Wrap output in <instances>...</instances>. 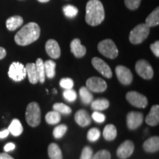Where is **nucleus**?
<instances>
[{"label": "nucleus", "instance_id": "obj_5", "mask_svg": "<svg viewBox=\"0 0 159 159\" xmlns=\"http://www.w3.org/2000/svg\"><path fill=\"white\" fill-rule=\"evenodd\" d=\"M97 49L101 54L110 59L116 58L119 55L118 49L111 39H105L100 41L97 46Z\"/></svg>", "mask_w": 159, "mask_h": 159}, {"label": "nucleus", "instance_id": "obj_7", "mask_svg": "<svg viewBox=\"0 0 159 159\" xmlns=\"http://www.w3.org/2000/svg\"><path fill=\"white\" fill-rule=\"evenodd\" d=\"M126 99L130 105L139 108H144L148 105L147 97L137 91H129L127 93Z\"/></svg>", "mask_w": 159, "mask_h": 159}, {"label": "nucleus", "instance_id": "obj_3", "mask_svg": "<svg viewBox=\"0 0 159 159\" xmlns=\"http://www.w3.org/2000/svg\"><path fill=\"white\" fill-rule=\"evenodd\" d=\"M25 118L30 126L35 128L41 123V112L39 105L35 102L29 103L27 106Z\"/></svg>", "mask_w": 159, "mask_h": 159}, {"label": "nucleus", "instance_id": "obj_22", "mask_svg": "<svg viewBox=\"0 0 159 159\" xmlns=\"http://www.w3.org/2000/svg\"><path fill=\"white\" fill-rule=\"evenodd\" d=\"M48 155L50 159H63V154L61 148L55 143H51L49 145Z\"/></svg>", "mask_w": 159, "mask_h": 159}, {"label": "nucleus", "instance_id": "obj_17", "mask_svg": "<svg viewBox=\"0 0 159 159\" xmlns=\"http://www.w3.org/2000/svg\"><path fill=\"white\" fill-rule=\"evenodd\" d=\"M145 122L150 126H156L159 122V106L158 105H153L150 109V112L146 119Z\"/></svg>", "mask_w": 159, "mask_h": 159}, {"label": "nucleus", "instance_id": "obj_27", "mask_svg": "<svg viewBox=\"0 0 159 159\" xmlns=\"http://www.w3.org/2000/svg\"><path fill=\"white\" fill-rule=\"evenodd\" d=\"M44 64L45 75L48 78H53L55 76V68H56V63L55 61L52 60H48L43 62Z\"/></svg>", "mask_w": 159, "mask_h": 159}, {"label": "nucleus", "instance_id": "obj_36", "mask_svg": "<svg viewBox=\"0 0 159 159\" xmlns=\"http://www.w3.org/2000/svg\"><path fill=\"white\" fill-rule=\"evenodd\" d=\"M91 159H111V153L106 150H99L96 154L93 155Z\"/></svg>", "mask_w": 159, "mask_h": 159}, {"label": "nucleus", "instance_id": "obj_33", "mask_svg": "<svg viewBox=\"0 0 159 159\" xmlns=\"http://www.w3.org/2000/svg\"><path fill=\"white\" fill-rule=\"evenodd\" d=\"M100 134V131L98 128H91L89 130L88 134H87V139L91 142H95L99 139Z\"/></svg>", "mask_w": 159, "mask_h": 159}, {"label": "nucleus", "instance_id": "obj_30", "mask_svg": "<svg viewBox=\"0 0 159 159\" xmlns=\"http://www.w3.org/2000/svg\"><path fill=\"white\" fill-rule=\"evenodd\" d=\"M53 110L58 112L59 114H70L71 113V109L68 105L63 104V103H55L53 105Z\"/></svg>", "mask_w": 159, "mask_h": 159}, {"label": "nucleus", "instance_id": "obj_6", "mask_svg": "<svg viewBox=\"0 0 159 159\" xmlns=\"http://www.w3.org/2000/svg\"><path fill=\"white\" fill-rule=\"evenodd\" d=\"M8 76L15 82L22 81L27 76L25 66L19 62H13L10 66Z\"/></svg>", "mask_w": 159, "mask_h": 159}, {"label": "nucleus", "instance_id": "obj_39", "mask_svg": "<svg viewBox=\"0 0 159 159\" xmlns=\"http://www.w3.org/2000/svg\"><path fill=\"white\" fill-rule=\"evenodd\" d=\"M91 117L94 119L95 122L98 123H102L105 122V116L102 113L99 112V111H95L94 113H93L92 115H91Z\"/></svg>", "mask_w": 159, "mask_h": 159}, {"label": "nucleus", "instance_id": "obj_41", "mask_svg": "<svg viewBox=\"0 0 159 159\" xmlns=\"http://www.w3.org/2000/svg\"><path fill=\"white\" fill-rule=\"evenodd\" d=\"M15 148H16V145L13 144V143L10 142V143H7V144L4 147V150H5L6 152H10V151L13 150L15 149Z\"/></svg>", "mask_w": 159, "mask_h": 159}, {"label": "nucleus", "instance_id": "obj_15", "mask_svg": "<svg viewBox=\"0 0 159 159\" xmlns=\"http://www.w3.org/2000/svg\"><path fill=\"white\" fill-rule=\"evenodd\" d=\"M75 120L77 124L81 127L89 126L91 122L90 115L86 111L83 110V109L77 111L75 116Z\"/></svg>", "mask_w": 159, "mask_h": 159}, {"label": "nucleus", "instance_id": "obj_2", "mask_svg": "<svg viewBox=\"0 0 159 159\" xmlns=\"http://www.w3.org/2000/svg\"><path fill=\"white\" fill-rule=\"evenodd\" d=\"M105 10L99 0H89L85 7V20L88 25L97 26L104 21Z\"/></svg>", "mask_w": 159, "mask_h": 159}, {"label": "nucleus", "instance_id": "obj_13", "mask_svg": "<svg viewBox=\"0 0 159 159\" xmlns=\"http://www.w3.org/2000/svg\"><path fill=\"white\" fill-rule=\"evenodd\" d=\"M134 151V142L130 140H126L119 145L116 150V154L120 159H127L131 156Z\"/></svg>", "mask_w": 159, "mask_h": 159}, {"label": "nucleus", "instance_id": "obj_10", "mask_svg": "<svg viewBox=\"0 0 159 159\" xmlns=\"http://www.w3.org/2000/svg\"><path fill=\"white\" fill-rule=\"evenodd\" d=\"M91 63H92L95 69L98 71L103 77H106V78L112 77L113 73L110 66L103 60L99 58V57H95L91 60Z\"/></svg>", "mask_w": 159, "mask_h": 159}, {"label": "nucleus", "instance_id": "obj_29", "mask_svg": "<svg viewBox=\"0 0 159 159\" xmlns=\"http://www.w3.org/2000/svg\"><path fill=\"white\" fill-rule=\"evenodd\" d=\"M35 66H36L38 75H39V81L41 83H43L45 82V70H44V64L43 61L41 58H38L35 63Z\"/></svg>", "mask_w": 159, "mask_h": 159}, {"label": "nucleus", "instance_id": "obj_19", "mask_svg": "<svg viewBox=\"0 0 159 159\" xmlns=\"http://www.w3.org/2000/svg\"><path fill=\"white\" fill-rule=\"evenodd\" d=\"M25 69L30 83H32V84H36L39 82V75H38L35 63H27L25 66Z\"/></svg>", "mask_w": 159, "mask_h": 159}, {"label": "nucleus", "instance_id": "obj_20", "mask_svg": "<svg viewBox=\"0 0 159 159\" xmlns=\"http://www.w3.org/2000/svg\"><path fill=\"white\" fill-rule=\"evenodd\" d=\"M23 21L22 17L19 16H14L9 18L6 21V27L9 30L14 31L22 25Z\"/></svg>", "mask_w": 159, "mask_h": 159}, {"label": "nucleus", "instance_id": "obj_9", "mask_svg": "<svg viewBox=\"0 0 159 159\" xmlns=\"http://www.w3.org/2000/svg\"><path fill=\"white\" fill-rule=\"evenodd\" d=\"M86 88L92 92H104L107 89V83L100 77H92L87 80Z\"/></svg>", "mask_w": 159, "mask_h": 159}, {"label": "nucleus", "instance_id": "obj_32", "mask_svg": "<svg viewBox=\"0 0 159 159\" xmlns=\"http://www.w3.org/2000/svg\"><path fill=\"white\" fill-rule=\"evenodd\" d=\"M68 128L64 124L59 125L57 127H55L54 130H53V136L55 139H61L64 136V134L66 133Z\"/></svg>", "mask_w": 159, "mask_h": 159}, {"label": "nucleus", "instance_id": "obj_8", "mask_svg": "<svg viewBox=\"0 0 159 159\" xmlns=\"http://www.w3.org/2000/svg\"><path fill=\"white\" fill-rule=\"evenodd\" d=\"M136 73L145 80H150L153 77L154 72L151 65L145 60H139L136 63Z\"/></svg>", "mask_w": 159, "mask_h": 159}, {"label": "nucleus", "instance_id": "obj_1", "mask_svg": "<svg viewBox=\"0 0 159 159\" xmlns=\"http://www.w3.org/2000/svg\"><path fill=\"white\" fill-rule=\"evenodd\" d=\"M41 30L39 25L35 22H30L24 26L16 34L14 40L20 46H27L35 42L39 39Z\"/></svg>", "mask_w": 159, "mask_h": 159}, {"label": "nucleus", "instance_id": "obj_38", "mask_svg": "<svg viewBox=\"0 0 159 159\" xmlns=\"http://www.w3.org/2000/svg\"><path fill=\"white\" fill-rule=\"evenodd\" d=\"M93 156V150L90 147L86 146L83 148L80 159H91Z\"/></svg>", "mask_w": 159, "mask_h": 159}, {"label": "nucleus", "instance_id": "obj_12", "mask_svg": "<svg viewBox=\"0 0 159 159\" xmlns=\"http://www.w3.org/2000/svg\"><path fill=\"white\" fill-rule=\"evenodd\" d=\"M144 121L143 114L140 112L131 111L128 113L126 117V122L130 130H136L140 127Z\"/></svg>", "mask_w": 159, "mask_h": 159}, {"label": "nucleus", "instance_id": "obj_28", "mask_svg": "<svg viewBox=\"0 0 159 159\" xmlns=\"http://www.w3.org/2000/svg\"><path fill=\"white\" fill-rule=\"evenodd\" d=\"M45 119L46 122L48 123L49 125H56L61 121V114H59L58 112L55 111H49L46 114Z\"/></svg>", "mask_w": 159, "mask_h": 159}, {"label": "nucleus", "instance_id": "obj_14", "mask_svg": "<svg viewBox=\"0 0 159 159\" xmlns=\"http://www.w3.org/2000/svg\"><path fill=\"white\" fill-rule=\"evenodd\" d=\"M45 49L47 54L52 58L57 59L61 56V49H60L58 43L55 40H48L46 43Z\"/></svg>", "mask_w": 159, "mask_h": 159}, {"label": "nucleus", "instance_id": "obj_42", "mask_svg": "<svg viewBox=\"0 0 159 159\" xmlns=\"http://www.w3.org/2000/svg\"><path fill=\"white\" fill-rule=\"evenodd\" d=\"M10 134L8 129H5L2 131H0V139H4L6 138L7 136H8Z\"/></svg>", "mask_w": 159, "mask_h": 159}, {"label": "nucleus", "instance_id": "obj_35", "mask_svg": "<svg viewBox=\"0 0 159 159\" xmlns=\"http://www.w3.org/2000/svg\"><path fill=\"white\" fill-rule=\"evenodd\" d=\"M60 85H61V88L64 89H71L74 86V81L69 77H65V78H62L61 80Z\"/></svg>", "mask_w": 159, "mask_h": 159}, {"label": "nucleus", "instance_id": "obj_21", "mask_svg": "<svg viewBox=\"0 0 159 159\" xmlns=\"http://www.w3.org/2000/svg\"><path fill=\"white\" fill-rule=\"evenodd\" d=\"M103 137L107 141H113L116 139L117 135V130L116 127L114 125L109 124L105 127L102 133Z\"/></svg>", "mask_w": 159, "mask_h": 159}, {"label": "nucleus", "instance_id": "obj_34", "mask_svg": "<svg viewBox=\"0 0 159 159\" xmlns=\"http://www.w3.org/2000/svg\"><path fill=\"white\" fill-rule=\"evenodd\" d=\"M63 95L65 99H66L68 102H74V101L76 100L77 99L76 92H75L72 89H66V90H64V91H63Z\"/></svg>", "mask_w": 159, "mask_h": 159}, {"label": "nucleus", "instance_id": "obj_37", "mask_svg": "<svg viewBox=\"0 0 159 159\" xmlns=\"http://www.w3.org/2000/svg\"><path fill=\"white\" fill-rule=\"evenodd\" d=\"M141 0H125V4L128 9L136 10L140 5Z\"/></svg>", "mask_w": 159, "mask_h": 159}, {"label": "nucleus", "instance_id": "obj_40", "mask_svg": "<svg viewBox=\"0 0 159 159\" xmlns=\"http://www.w3.org/2000/svg\"><path fill=\"white\" fill-rule=\"evenodd\" d=\"M150 49L152 50L153 54L156 55L157 57H159V41H156V42H154L153 43H152L150 46Z\"/></svg>", "mask_w": 159, "mask_h": 159}, {"label": "nucleus", "instance_id": "obj_44", "mask_svg": "<svg viewBox=\"0 0 159 159\" xmlns=\"http://www.w3.org/2000/svg\"><path fill=\"white\" fill-rule=\"evenodd\" d=\"M6 55H7V52H6L5 49L0 47V60L5 58Z\"/></svg>", "mask_w": 159, "mask_h": 159}, {"label": "nucleus", "instance_id": "obj_4", "mask_svg": "<svg viewBox=\"0 0 159 159\" xmlns=\"http://www.w3.org/2000/svg\"><path fill=\"white\" fill-rule=\"evenodd\" d=\"M150 34V27L146 24H140L130 31L129 40L134 44L142 43Z\"/></svg>", "mask_w": 159, "mask_h": 159}, {"label": "nucleus", "instance_id": "obj_43", "mask_svg": "<svg viewBox=\"0 0 159 159\" xmlns=\"http://www.w3.org/2000/svg\"><path fill=\"white\" fill-rule=\"evenodd\" d=\"M0 159H14L11 156H10L6 152H2L0 153Z\"/></svg>", "mask_w": 159, "mask_h": 159}, {"label": "nucleus", "instance_id": "obj_16", "mask_svg": "<svg viewBox=\"0 0 159 159\" xmlns=\"http://www.w3.org/2000/svg\"><path fill=\"white\" fill-rule=\"evenodd\" d=\"M70 48L72 54L78 58L83 57L86 53V48L81 44V41L79 39L72 40L70 44Z\"/></svg>", "mask_w": 159, "mask_h": 159}, {"label": "nucleus", "instance_id": "obj_31", "mask_svg": "<svg viewBox=\"0 0 159 159\" xmlns=\"http://www.w3.org/2000/svg\"><path fill=\"white\" fill-rule=\"evenodd\" d=\"M63 11L66 16L69 18H74L76 16L77 13H78V9H77L75 6L70 5H65L64 7H63Z\"/></svg>", "mask_w": 159, "mask_h": 159}, {"label": "nucleus", "instance_id": "obj_45", "mask_svg": "<svg viewBox=\"0 0 159 159\" xmlns=\"http://www.w3.org/2000/svg\"><path fill=\"white\" fill-rule=\"evenodd\" d=\"M38 1H39L40 2H47L49 0H38Z\"/></svg>", "mask_w": 159, "mask_h": 159}, {"label": "nucleus", "instance_id": "obj_18", "mask_svg": "<svg viewBox=\"0 0 159 159\" xmlns=\"http://www.w3.org/2000/svg\"><path fill=\"white\" fill-rule=\"evenodd\" d=\"M143 148L148 152H156L159 150L158 136H152L149 138L143 144Z\"/></svg>", "mask_w": 159, "mask_h": 159}, {"label": "nucleus", "instance_id": "obj_26", "mask_svg": "<svg viewBox=\"0 0 159 159\" xmlns=\"http://www.w3.org/2000/svg\"><path fill=\"white\" fill-rule=\"evenodd\" d=\"M79 94L81 101L85 105L91 104V102L93 101V99H94L93 94H91V91H89L86 87L80 88L79 91Z\"/></svg>", "mask_w": 159, "mask_h": 159}, {"label": "nucleus", "instance_id": "obj_23", "mask_svg": "<svg viewBox=\"0 0 159 159\" xmlns=\"http://www.w3.org/2000/svg\"><path fill=\"white\" fill-rule=\"evenodd\" d=\"M109 105H110L109 101L107 99L104 98L95 99L91 102V108L97 111H104L108 108Z\"/></svg>", "mask_w": 159, "mask_h": 159}, {"label": "nucleus", "instance_id": "obj_46", "mask_svg": "<svg viewBox=\"0 0 159 159\" xmlns=\"http://www.w3.org/2000/svg\"><path fill=\"white\" fill-rule=\"evenodd\" d=\"M54 93H55H55L57 94V91H55V89H54Z\"/></svg>", "mask_w": 159, "mask_h": 159}, {"label": "nucleus", "instance_id": "obj_24", "mask_svg": "<svg viewBox=\"0 0 159 159\" xmlns=\"http://www.w3.org/2000/svg\"><path fill=\"white\" fill-rule=\"evenodd\" d=\"M8 130L11 134L14 136H19L22 134L23 127L20 121L17 119H13L11 125L8 127Z\"/></svg>", "mask_w": 159, "mask_h": 159}, {"label": "nucleus", "instance_id": "obj_11", "mask_svg": "<svg viewBox=\"0 0 159 159\" xmlns=\"http://www.w3.org/2000/svg\"><path fill=\"white\" fill-rule=\"evenodd\" d=\"M116 75L119 81L123 85H130L133 81V74L131 71L125 66L119 65L116 67Z\"/></svg>", "mask_w": 159, "mask_h": 159}, {"label": "nucleus", "instance_id": "obj_25", "mask_svg": "<svg viewBox=\"0 0 159 159\" xmlns=\"http://www.w3.org/2000/svg\"><path fill=\"white\" fill-rule=\"evenodd\" d=\"M159 23V7H156L150 15L148 16L146 19L145 24L148 26L149 27H155V26L158 25Z\"/></svg>", "mask_w": 159, "mask_h": 159}]
</instances>
